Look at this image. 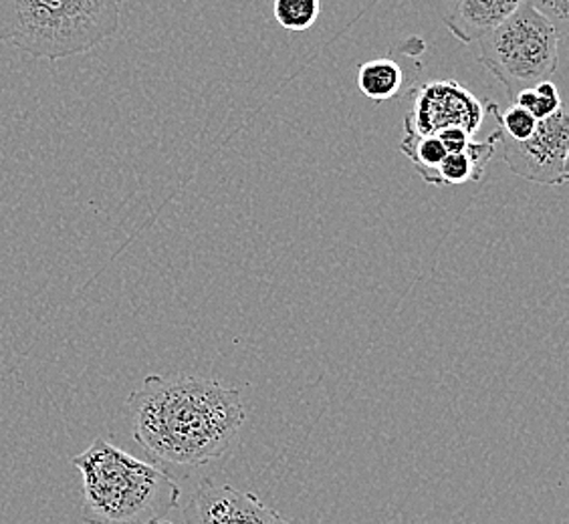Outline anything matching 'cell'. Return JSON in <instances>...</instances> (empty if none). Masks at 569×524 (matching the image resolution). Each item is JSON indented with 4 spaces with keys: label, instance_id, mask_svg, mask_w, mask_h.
<instances>
[{
    "label": "cell",
    "instance_id": "cell-1",
    "mask_svg": "<svg viewBox=\"0 0 569 524\" xmlns=\"http://www.w3.org/2000/svg\"><path fill=\"white\" fill-rule=\"evenodd\" d=\"M132 436L153 464L202 466L229 452L247 417L241 392L194 375H148L128 397Z\"/></svg>",
    "mask_w": 569,
    "mask_h": 524
},
{
    "label": "cell",
    "instance_id": "cell-2",
    "mask_svg": "<svg viewBox=\"0 0 569 524\" xmlns=\"http://www.w3.org/2000/svg\"><path fill=\"white\" fill-rule=\"evenodd\" d=\"M71 464L81 476L86 524H166L180 503V486L164 468L106 437H98Z\"/></svg>",
    "mask_w": 569,
    "mask_h": 524
},
{
    "label": "cell",
    "instance_id": "cell-3",
    "mask_svg": "<svg viewBox=\"0 0 569 524\" xmlns=\"http://www.w3.org/2000/svg\"><path fill=\"white\" fill-rule=\"evenodd\" d=\"M121 0H0V43L33 59L83 56L120 31Z\"/></svg>",
    "mask_w": 569,
    "mask_h": 524
},
{
    "label": "cell",
    "instance_id": "cell-4",
    "mask_svg": "<svg viewBox=\"0 0 569 524\" xmlns=\"http://www.w3.org/2000/svg\"><path fill=\"white\" fill-rule=\"evenodd\" d=\"M558 31L551 22L523 4L479 41V63L503 85L509 99L558 73Z\"/></svg>",
    "mask_w": 569,
    "mask_h": 524
},
{
    "label": "cell",
    "instance_id": "cell-5",
    "mask_svg": "<svg viewBox=\"0 0 569 524\" xmlns=\"http://www.w3.org/2000/svg\"><path fill=\"white\" fill-rule=\"evenodd\" d=\"M503 162L523 180L563 187L568 182L569 115L566 103L548 120L539 121L529 140L515 142L499 131Z\"/></svg>",
    "mask_w": 569,
    "mask_h": 524
},
{
    "label": "cell",
    "instance_id": "cell-6",
    "mask_svg": "<svg viewBox=\"0 0 569 524\" xmlns=\"http://www.w3.org/2000/svg\"><path fill=\"white\" fill-rule=\"evenodd\" d=\"M410 103L405 130L417 131L420 135L457 128L472 138L481 130L487 115V101L475 98L472 91L455 79L428 81L410 93Z\"/></svg>",
    "mask_w": 569,
    "mask_h": 524
},
{
    "label": "cell",
    "instance_id": "cell-7",
    "mask_svg": "<svg viewBox=\"0 0 569 524\" xmlns=\"http://www.w3.org/2000/svg\"><path fill=\"white\" fill-rule=\"evenodd\" d=\"M184 524H289L252 492L239 491L230 484L204 481L182 511Z\"/></svg>",
    "mask_w": 569,
    "mask_h": 524
},
{
    "label": "cell",
    "instance_id": "cell-8",
    "mask_svg": "<svg viewBox=\"0 0 569 524\" xmlns=\"http://www.w3.org/2000/svg\"><path fill=\"white\" fill-rule=\"evenodd\" d=\"M526 0H450L445 24L460 43L481 41L509 17H513Z\"/></svg>",
    "mask_w": 569,
    "mask_h": 524
},
{
    "label": "cell",
    "instance_id": "cell-9",
    "mask_svg": "<svg viewBox=\"0 0 569 524\" xmlns=\"http://www.w3.org/2000/svg\"><path fill=\"white\" fill-rule=\"evenodd\" d=\"M499 145V130L487 142H469L462 152L447 153L440 162L428 187H465L471 182H481L482 175L493 160Z\"/></svg>",
    "mask_w": 569,
    "mask_h": 524
},
{
    "label": "cell",
    "instance_id": "cell-10",
    "mask_svg": "<svg viewBox=\"0 0 569 524\" xmlns=\"http://www.w3.org/2000/svg\"><path fill=\"white\" fill-rule=\"evenodd\" d=\"M358 89L376 103L392 101L406 93L405 69L390 57L370 59L358 67Z\"/></svg>",
    "mask_w": 569,
    "mask_h": 524
},
{
    "label": "cell",
    "instance_id": "cell-11",
    "mask_svg": "<svg viewBox=\"0 0 569 524\" xmlns=\"http://www.w3.org/2000/svg\"><path fill=\"white\" fill-rule=\"evenodd\" d=\"M400 150L415 164L418 174L427 184L440 162L447 158V150L437 133L420 135L417 131L405 130Z\"/></svg>",
    "mask_w": 569,
    "mask_h": 524
},
{
    "label": "cell",
    "instance_id": "cell-12",
    "mask_svg": "<svg viewBox=\"0 0 569 524\" xmlns=\"http://www.w3.org/2000/svg\"><path fill=\"white\" fill-rule=\"evenodd\" d=\"M321 0H273V17L277 24L291 31H309L319 19Z\"/></svg>",
    "mask_w": 569,
    "mask_h": 524
},
{
    "label": "cell",
    "instance_id": "cell-13",
    "mask_svg": "<svg viewBox=\"0 0 569 524\" xmlns=\"http://www.w3.org/2000/svg\"><path fill=\"white\" fill-rule=\"evenodd\" d=\"M511 103L529 111L537 121L548 120L563 105L558 85L551 79L536 83L533 88L519 91Z\"/></svg>",
    "mask_w": 569,
    "mask_h": 524
},
{
    "label": "cell",
    "instance_id": "cell-14",
    "mask_svg": "<svg viewBox=\"0 0 569 524\" xmlns=\"http://www.w3.org/2000/svg\"><path fill=\"white\" fill-rule=\"evenodd\" d=\"M487 113H491L499 123L497 130L501 131L505 138L515 140V142L529 140L536 133L537 123H539L529 111L515 105V103H511V108L501 113L495 101H487Z\"/></svg>",
    "mask_w": 569,
    "mask_h": 524
},
{
    "label": "cell",
    "instance_id": "cell-15",
    "mask_svg": "<svg viewBox=\"0 0 569 524\" xmlns=\"http://www.w3.org/2000/svg\"><path fill=\"white\" fill-rule=\"evenodd\" d=\"M526 4L556 27L561 41L568 39L569 0H526Z\"/></svg>",
    "mask_w": 569,
    "mask_h": 524
},
{
    "label": "cell",
    "instance_id": "cell-16",
    "mask_svg": "<svg viewBox=\"0 0 569 524\" xmlns=\"http://www.w3.org/2000/svg\"><path fill=\"white\" fill-rule=\"evenodd\" d=\"M437 135L440 138L442 145H445L447 153L462 152V150H465L472 140L469 133H465L462 130H457V128L438 131Z\"/></svg>",
    "mask_w": 569,
    "mask_h": 524
},
{
    "label": "cell",
    "instance_id": "cell-17",
    "mask_svg": "<svg viewBox=\"0 0 569 524\" xmlns=\"http://www.w3.org/2000/svg\"><path fill=\"white\" fill-rule=\"evenodd\" d=\"M166 524H172V523H166Z\"/></svg>",
    "mask_w": 569,
    "mask_h": 524
}]
</instances>
